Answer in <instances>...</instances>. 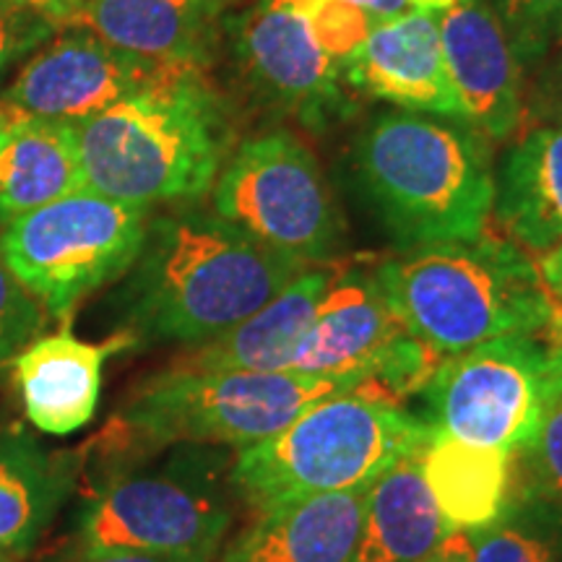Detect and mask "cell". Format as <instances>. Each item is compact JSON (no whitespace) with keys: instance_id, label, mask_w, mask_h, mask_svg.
Masks as SVG:
<instances>
[{"instance_id":"obj_1","label":"cell","mask_w":562,"mask_h":562,"mask_svg":"<svg viewBox=\"0 0 562 562\" xmlns=\"http://www.w3.org/2000/svg\"><path fill=\"white\" fill-rule=\"evenodd\" d=\"M302 269L307 263L266 248L216 211L149 216L117 292L121 336L201 347L261 311Z\"/></svg>"},{"instance_id":"obj_2","label":"cell","mask_w":562,"mask_h":562,"mask_svg":"<svg viewBox=\"0 0 562 562\" xmlns=\"http://www.w3.org/2000/svg\"><path fill=\"white\" fill-rule=\"evenodd\" d=\"M76 133L89 191L151 209L195 201L214 186L235 123L206 68L167 66Z\"/></svg>"},{"instance_id":"obj_3","label":"cell","mask_w":562,"mask_h":562,"mask_svg":"<svg viewBox=\"0 0 562 562\" xmlns=\"http://www.w3.org/2000/svg\"><path fill=\"white\" fill-rule=\"evenodd\" d=\"M375 273L406 331L442 360L552 326L533 256L497 232L409 248Z\"/></svg>"},{"instance_id":"obj_4","label":"cell","mask_w":562,"mask_h":562,"mask_svg":"<svg viewBox=\"0 0 562 562\" xmlns=\"http://www.w3.org/2000/svg\"><path fill=\"white\" fill-rule=\"evenodd\" d=\"M360 182L404 250L474 240L492 222L495 167L472 125L385 112L355 146Z\"/></svg>"},{"instance_id":"obj_5","label":"cell","mask_w":562,"mask_h":562,"mask_svg":"<svg viewBox=\"0 0 562 562\" xmlns=\"http://www.w3.org/2000/svg\"><path fill=\"white\" fill-rule=\"evenodd\" d=\"M432 425L404 412L375 381L305 406L290 425L232 463L235 492L256 513L277 505L370 487L393 463L419 456Z\"/></svg>"},{"instance_id":"obj_6","label":"cell","mask_w":562,"mask_h":562,"mask_svg":"<svg viewBox=\"0 0 562 562\" xmlns=\"http://www.w3.org/2000/svg\"><path fill=\"white\" fill-rule=\"evenodd\" d=\"M362 381L300 372L186 370L172 368L146 381L115 419L121 448L151 453L175 446L248 448L331 393Z\"/></svg>"},{"instance_id":"obj_7","label":"cell","mask_w":562,"mask_h":562,"mask_svg":"<svg viewBox=\"0 0 562 562\" xmlns=\"http://www.w3.org/2000/svg\"><path fill=\"white\" fill-rule=\"evenodd\" d=\"M170 463L112 476L81 518L83 550H136L211 562L227 537L235 484L206 451L191 446Z\"/></svg>"},{"instance_id":"obj_8","label":"cell","mask_w":562,"mask_h":562,"mask_svg":"<svg viewBox=\"0 0 562 562\" xmlns=\"http://www.w3.org/2000/svg\"><path fill=\"white\" fill-rule=\"evenodd\" d=\"M149 216L83 188L11 220L0 252L45 311L68 321L83 297L125 277Z\"/></svg>"},{"instance_id":"obj_9","label":"cell","mask_w":562,"mask_h":562,"mask_svg":"<svg viewBox=\"0 0 562 562\" xmlns=\"http://www.w3.org/2000/svg\"><path fill=\"white\" fill-rule=\"evenodd\" d=\"M214 211L252 240L307 266L331 263L344 240L323 167L286 128L232 149L214 182Z\"/></svg>"},{"instance_id":"obj_10","label":"cell","mask_w":562,"mask_h":562,"mask_svg":"<svg viewBox=\"0 0 562 562\" xmlns=\"http://www.w3.org/2000/svg\"><path fill=\"white\" fill-rule=\"evenodd\" d=\"M560 357L562 339L550 328L503 336L446 357L425 385L427 425L472 446L521 453L537 432Z\"/></svg>"},{"instance_id":"obj_11","label":"cell","mask_w":562,"mask_h":562,"mask_svg":"<svg viewBox=\"0 0 562 562\" xmlns=\"http://www.w3.org/2000/svg\"><path fill=\"white\" fill-rule=\"evenodd\" d=\"M442 357L406 331L375 271L341 266L315 307L290 372L375 381L393 402L425 391Z\"/></svg>"},{"instance_id":"obj_12","label":"cell","mask_w":562,"mask_h":562,"mask_svg":"<svg viewBox=\"0 0 562 562\" xmlns=\"http://www.w3.org/2000/svg\"><path fill=\"white\" fill-rule=\"evenodd\" d=\"M224 26L237 74L256 100L315 133L347 115L341 68L315 45L286 0H256Z\"/></svg>"},{"instance_id":"obj_13","label":"cell","mask_w":562,"mask_h":562,"mask_svg":"<svg viewBox=\"0 0 562 562\" xmlns=\"http://www.w3.org/2000/svg\"><path fill=\"white\" fill-rule=\"evenodd\" d=\"M165 68L74 30L34 55L3 100L40 121L81 125L144 89Z\"/></svg>"},{"instance_id":"obj_14","label":"cell","mask_w":562,"mask_h":562,"mask_svg":"<svg viewBox=\"0 0 562 562\" xmlns=\"http://www.w3.org/2000/svg\"><path fill=\"white\" fill-rule=\"evenodd\" d=\"M461 121L490 140L516 136L526 115V70L487 0H459L438 16Z\"/></svg>"},{"instance_id":"obj_15","label":"cell","mask_w":562,"mask_h":562,"mask_svg":"<svg viewBox=\"0 0 562 562\" xmlns=\"http://www.w3.org/2000/svg\"><path fill=\"white\" fill-rule=\"evenodd\" d=\"M341 79L406 112L461 121L438 16L404 11L375 21L364 45L341 66Z\"/></svg>"},{"instance_id":"obj_16","label":"cell","mask_w":562,"mask_h":562,"mask_svg":"<svg viewBox=\"0 0 562 562\" xmlns=\"http://www.w3.org/2000/svg\"><path fill=\"white\" fill-rule=\"evenodd\" d=\"M227 5L229 0H87L63 26L161 66L206 68Z\"/></svg>"},{"instance_id":"obj_17","label":"cell","mask_w":562,"mask_h":562,"mask_svg":"<svg viewBox=\"0 0 562 562\" xmlns=\"http://www.w3.org/2000/svg\"><path fill=\"white\" fill-rule=\"evenodd\" d=\"M123 347H128L123 336L89 344L60 331L21 349L13 357V381L32 425L47 435H70L89 425L100 402L104 360Z\"/></svg>"},{"instance_id":"obj_18","label":"cell","mask_w":562,"mask_h":562,"mask_svg":"<svg viewBox=\"0 0 562 562\" xmlns=\"http://www.w3.org/2000/svg\"><path fill=\"white\" fill-rule=\"evenodd\" d=\"M341 266L315 263L302 269L290 284L266 302L261 311L237 323L220 339L195 347L180 357L175 368L186 370H243V372H290L294 355Z\"/></svg>"},{"instance_id":"obj_19","label":"cell","mask_w":562,"mask_h":562,"mask_svg":"<svg viewBox=\"0 0 562 562\" xmlns=\"http://www.w3.org/2000/svg\"><path fill=\"white\" fill-rule=\"evenodd\" d=\"M364 490L326 492L258 513L224 562H355Z\"/></svg>"},{"instance_id":"obj_20","label":"cell","mask_w":562,"mask_h":562,"mask_svg":"<svg viewBox=\"0 0 562 562\" xmlns=\"http://www.w3.org/2000/svg\"><path fill=\"white\" fill-rule=\"evenodd\" d=\"M492 220L529 256L562 240V128L533 125L518 133L495 167Z\"/></svg>"},{"instance_id":"obj_21","label":"cell","mask_w":562,"mask_h":562,"mask_svg":"<svg viewBox=\"0 0 562 562\" xmlns=\"http://www.w3.org/2000/svg\"><path fill=\"white\" fill-rule=\"evenodd\" d=\"M419 472L448 531L480 533L516 503V456L501 448H480L432 430L419 453Z\"/></svg>"},{"instance_id":"obj_22","label":"cell","mask_w":562,"mask_h":562,"mask_svg":"<svg viewBox=\"0 0 562 562\" xmlns=\"http://www.w3.org/2000/svg\"><path fill=\"white\" fill-rule=\"evenodd\" d=\"M87 188L76 125L21 115L0 133V220Z\"/></svg>"},{"instance_id":"obj_23","label":"cell","mask_w":562,"mask_h":562,"mask_svg":"<svg viewBox=\"0 0 562 562\" xmlns=\"http://www.w3.org/2000/svg\"><path fill=\"white\" fill-rule=\"evenodd\" d=\"M446 533L419 456H409L368 487L355 562H425Z\"/></svg>"},{"instance_id":"obj_24","label":"cell","mask_w":562,"mask_h":562,"mask_svg":"<svg viewBox=\"0 0 562 562\" xmlns=\"http://www.w3.org/2000/svg\"><path fill=\"white\" fill-rule=\"evenodd\" d=\"M66 474L24 432H0V552L26 554L63 501Z\"/></svg>"},{"instance_id":"obj_25","label":"cell","mask_w":562,"mask_h":562,"mask_svg":"<svg viewBox=\"0 0 562 562\" xmlns=\"http://www.w3.org/2000/svg\"><path fill=\"white\" fill-rule=\"evenodd\" d=\"M562 516L516 497L490 529L474 533L472 562H560Z\"/></svg>"},{"instance_id":"obj_26","label":"cell","mask_w":562,"mask_h":562,"mask_svg":"<svg viewBox=\"0 0 562 562\" xmlns=\"http://www.w3.org/2000/svg\"><path fill=\"white\" fill-rule=\"evenodd\" d=\"M516 497L562 516V357L547 383L539 425L529 446L516 453Z\"/></svg>"},{"instance_id":"obj_27","label":"cell","mask_w":562,"mask_h":562,"mask_svg":"<svg viewBox=\"0 0 562 562\" xmlns=\"http://www.w3.org/2000/svg\"><path fill=\"white\" fill-rule=\"evenodd\" d=\"M501 19L521 68L539 70L558 45V21L562 0H487Z\"/></svg>"},{"instance_id":"obj_28","label":"cell","mask_w":562,"mask_h":562,"mask_svg":"<svg viewBox=\"0 0 562 562\" xmlns=\"http://www.w3.org/2000/svg\"><path fill=\"white\" fill-rule=\"evenodd\" d=\"M286 3L305 21L315 45L339 68L360 50L375 24V19L351 0H286Z\"/></svg>"},{"instance_id":"obj_29","label":"cell","mask_w":562,"mask_h":562,"mask_svg":"<svg viewBox=\"0 0 562 562\" xmlns=\"http://www.w3.org/2000/svg\"><path fill=\"white\" fill-rule=\"evenodd\" d=\"M45 323V305L21 284L0 252V364L30 347Z\"/></svg>"},{"instance_id":"obj_30","label":"cell","mask_w":562,"mask_h":562,"mask_svg":"<svg viewBox=\"0 0 562 562\" xmlns=\"http://www.w3.org/2000/svg\"><path fill=\"white\" fill-rule=\"evenodd\" d=\"M55 32H58V26L53 21L42 19L37 13L13 9L0 0V79L13 63L40 50Z\"/></svg>"},{"instance_id":"obj_31","label":"cell","mask_w":562,"mask_h":562,"mask_svg":"<svg viewBox=\"0 0 562 562\" xmlns=\"http://www.w3.org/2000/svg\"><path fill=\"white\" fill-rule=\"evenodd\" d=\"M537 74V83L526 94V110L537 125H560L562 128V55L558 60H544Z\"/></svg>"},{"instance_id":"obj_32","label":"cell","mask_w":562,"mask_h":562,"mask_svg":"<svg viewBox=\"0 0 562 562\" xmlns=\"http://www.w3.org/2000/svg\"><path fill=\"white\" fill-rule=\"evenodd\" d=\"M533 266L552 315L550 331L562 339V240L542 256H533Z\"/></svg>"},{"instance_id":"obj_33","label":"cell","mask_w":562,"mask_h":562,"mask_svg":"<svg viewBox=\"0 0 562 562\" xmlns=\"http://www.w3.org/2000/svg\"><path fill=\"white\" fill-rule=\"evenodd\" d=\"M3 3L13 5V9L37 13V16L53 21L55 26H63L87 0H3Z\"/></svg>"},{"instance_id":"obj_34","label":"cell","mask_w":562,"mask_h":562,"mask_svg":"<svg viewBox=\"0 0 562 562\" xmlns=\"http://www.w3.org/2000/svg\"><path fill=\"white\" fill-rule=\"evenodd\" d=\"M70 562H201L188 558H167V554L136 552V550H83Z\"/></svg>"},{"instance_id":"obj_35","label":"cell","mask_w":562,"mask_h":562,"mask_svg":"<svg viewBox=\"0 0 562 562\" xmlns=\"http://www.w3.org/2000/svg\"><path fill=\"white\" fill-rule=\"evenodd\" d=\"M474 554V533L469 531H448L446 539L438 544L425 562H472Z\"/></svg>"},{"instance_id":"obj_36","label":"cell","mask_w":562,"mask_h":562,"mask_svg":"<svg viewBox=\"0 0 562 562\" xmlns=\"http://www.w3.org/2000/svg\"><path fill=\"white\" fill-rule=\"evenodd\" d=\"M351 3L362 5V9L368 11L370 16L375 19V21L398 16V13L409 11V9H406V5H404V0H351Z\"/></svg>"},{"instance_id":"obj_37","label":"cell","mask_w":562,"mask_h":562,"mask_svg":"<svg viewBox=\"0 0 562 562\" xmlns=\"http://www.w3.org/2000/svg\"><path fill=\"white\" fill-rule=\"evenodd\" d=\"M459 0H404V5L409 11L427 13V16H442L446 11H451Z\"/></svg>"},{"instance_id":"obj_38","label":"cell","mask_w":562,"mask_h":562,"mask_svg":"<svg viewBox=\"0 0 562 562\" xmlns=\"http://www.w3.org/2000/svg\"><path fill=\"white\" fill-rule=\"evenodd\" d=\"M21 115H24V112L16 110L13 104H9L5 100H0V133H3L5 128H11V125L16 123Z\"/></svg>"},{"instance_id":"obj_39","label":"cell","mask_w":562,"mask_h":562,"mask_svg":"<svg viewBox=\"0 0 562 562\" xmlns=\"http://www.w3.org/2000/svg\"><path fill=\"white\" fill-rule=\"evenodd\" d=\"M558 45L562 47V13H560V21H558Z\"/></svg>"},{"instance_id":"obj_40","label":"cell","mask_w":562,"mask_h":562,"mask_svg":"<svg viewBox=\"0 0 562 562\" xmlns=\"http://www.w3.org/2000/svg\"><path fill=\"white\" fill-rule=\"evenodd\" d=\"M0 562H11V558H5V554L0 552Z\"/></svg>"},{"instance_id":"obj_41","label":"cell","mask_w":562,"mask_h":562,"mask_svg":"<svg viewBox=\"0 0 562 562\" xmlns=\"http://www.w3.org/2000/svg\"><path fill=\"white\" fill-rule=\"evenodd\" d=\"M560 562H562V560H560Z\"/></svg>"}]
</instances>
